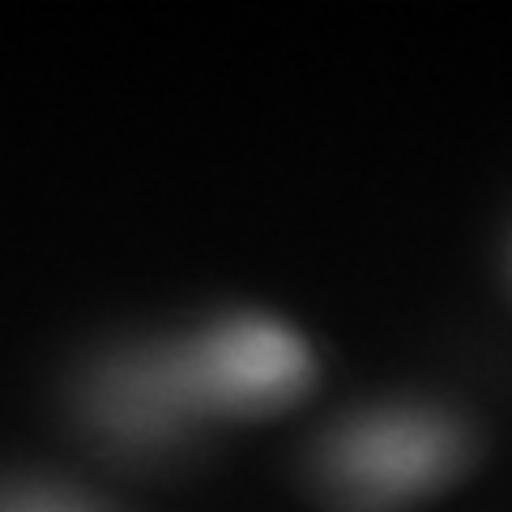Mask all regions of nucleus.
Segmentation results:
<instances>
[{"label": "nucleus", "instance_id": "obj_2", "mask_svg": "<svg viewBox=\"0 0 512 512\" xmlns=\"http://www.w3.org/2000/svg\"><path fill=\"white\" fill-rule=\"evenodd\" d=\"M461 461V440L431 414H372L350 423L325 448V474L350 500H402L444 483Z\"/></svg>", "mask_w": 512, "mask_h": 512}, {"label": "nucleus", "instance_id": "obj_3", "mask_svg": "<svg viewBox=\"0 0 512 512\" xmlns=\"http://www.w3.org/2000/svg\"><path fill=\"white\" fill-rule=\"evenodd\" d=\"M0 512H90V508L60 500V495H9V500H0Z\"/></svg>", "mask_w": 512, "mask_h": 512}, {"label": "nucleus", "instance_id": "obj_1", "mask_svg": "<svg viewBox=\"0 0 512 512\" xmlns=\"http://www.w3.org/2000/svg\"><path fill=\"white\" fill-rule=\"evenodd\" d=\"M312 380L303 342L278 320H231L171 355L111 367L99 384V414L133 440L167 436L197 410H278Z\"/></svg>", "mask_w": 512, "mask_h": 512}]
</instances>
